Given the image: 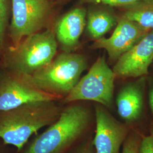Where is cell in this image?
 <instances>
[{
  "mask_svg": "<svg viewBox=\"0 0 153 153\" xmlns=\"http://www.w3.org/2000/svg\"><path fill=\"white\" fill-rule=\"evenodd\" d=\"M147 83V99L150 114L152 116L153 121V76L149 74L146 76Z\"/></svg>",
  "mask_w": 153,
  "mask_h": 153,
  "instance_id": "d6986e66",
  "label": "cell"
},
{
  "mask_svg": "<svg viewBox=\"0 0 153 153\" xmlns=\"http://www.w3.org/2000/svg\"><path fill=\"white\" fill-rule=\"evenodd\" d=\"M123 9L122 16L150 31L153 30V0H141Z\"/></svg>",
  "mask_w": 153,
  "mask_h": 153,
  "instance_id": "5bb4252c",
  "label": "cell"
},
{
  "mask_svg": "<svg viewBox=\"0 0 153 153\" xmlns=\"http://www.w3.org/2000/svg\"><path fill=\"white\" fill-rule=\"evenodd\" d=\"M141 0H80L81 4L124 7Z\"/></svg>",
  "mask_w": 153,
  "mask_h": 153,
  "instance_id": "e0dca14e",
  "label": "cell"
},
{
  "mask_svg": "<svg viewBox=\"0 0 153 153\" xmlns=\"http://www.w3.org/2000/svg\"><path fill=\"white\" fill-rule=\"evenodd\" d=\"M142 133L137 129H132L123 146L121 153H139Z\"/></svg>",
  "mask_w": 153,
  "mask_h": 153,
  "instance_id": "2e32d148",
  "label": "cell"
},
{
  "mask_svg": "<svg viewBox=\"0 0 153 153\" xmlns=\"http://www.w3.org/2000/svg\"><path fill=\"white\" fill-rule=\"evenodd\" d=\"M96 129L93 145L95 153H120L131 128L117 120L102 105L95 106Z\"/></svg>",
  "mask_w": 153,
  "mask_h": 153,
  "instance_id": "ba28073f",
  "label": "cell"
},
{
  "mask_svg": "<svg viewBox=\"0 0 153 153\" xmlns=\"http://www.w3.org/2000/svg\"><path fill=\"white\" fill-rule=\"evenodd\" d=\"M139 153H153V121L152 120L149 131L142 135Z\"/></svg>",
  "mask_w": 153,
  "mask_h": 153,
  "instance_id": "ac0fdd59",
  "label": "cell"
},
{
  "mask_svg": "<svg viewBox=\"0 0 153 153\" xmlns=\"http://www.w3.org/2000/svg\"><path fill=\"white\" fill-rule=\"evenodd\" d=\"M153 62V30L122 55L113 68L116 78L148 76Z\"/></svg>",
  "mask_w": 153,
  "mask_h": 153,
  "instance_id": "30bf717a",
  "label": "cell"
},
{
  "mask_svg": "<svg viewBox=\"0 0 153 153\" xmlns=\"http://www.w3.org/2000/svg\"><path fill=\"white\" fill-rule=\"evenodd\" d=\"M118 18L109 9L99 7L90 9L86 16L89 35L95 40L103 38L117 25Z\"/></svg>",
  "mask_w": 153,
  "mask_h": 153,
  "instance_id": "4fadbf2b",
  "label": "cell"
},
{
  "mask_svg": "<svg viewBox=\"0 0 153 153\" xmlns=\"http://www.w3.org/2000/svg\"><path fill=\"white\" fill-rule=\"evenodd\" d=\"M115 78V73L108 65L105 57L100 56L88 73L79 80L71 93L64 98V102L90 100L111 108Z\"/></svg>",
  "mask_w": 153,
  "mask_h": 153,
  "instance_id": "5b68a950",
  "label": "cell"
},
{
  "mask_svg": "<svg viewBox=\"0 0 153 153\" xmlns=\"http://www.w3.org/2000/svg\"><path fill=\"white\" fill-rule=\"evenodd\" d=\"M11 16L9 26L11 47L22 40L42 31L51 15L50 0H11Z\"/></svg>",
  "mask_w": 153,
  "mask_h": 153,
  "instance_id": "8992f818",
  "label": "cell"
},
{
  "mask_svg": "<svg viewBox=\"0 0 153 153\" xmlns=\"http://www.w3.org/2000/svg\"><path fill=\"white\" fill-rule=\"evenodd\" d=\"M11 16V0H0V51L4 47Z\"/></svg>",
  "mask_w": 153,
  "mask_h": 153,
  "instance_id": "9a60e30c",
  "label": "cell"
},
{
  "mask_svg": "<svg viewBox=\"0 0 153 153\" xmlns=\"http://www.w3.org/2000/svg\"><path fill=\"white\" fill-rule=\"evenodd\" d=\"M58 43L54 30L28 36L16 47H10L5 55L7 71L30 76L48 65L56 57Z\"/></svg>",
  "mask_w": 153,
  "mask_h": 153,
  "instance_id": "3957f363",
  "label": "cell"
},
{
  "mask_svg": "<svg viewBox=\"0 0 153 153\" xmlns=\"http://www.w3.org/2000/svg\"><path fill=\"white\" fill-rule=\"evenodd\" d=\"M92 144V143H91ZM90 143L83 145L74 153H95L93 149V146Z\"/></svg>",
  "mask_w": 153,
  "mask_h": 153,
  "instance_id": "ffe728a7",
  "label": "cell"
},
{
  "mask_svg": "<svg viewBox=\"0 0 153 153\" xmlns=\"http://www.w3.org/2000/svg\"><path fill=\"white\" fill-rule=\"evenodd\" d=\"M147 98L146 76L137 78L130 82L118 93L116 104L117 113L128 124L142 120L146 108Z\"/></svg>",
  "mask_w": 153,
  "mask_h": 153,
  "instance_id": "8fae6325",
  "label": "cell"
},
{
  "mask_svg": "<svg viewBox=\"0 0 153 153\" xmlns=\"http://www.w3.org/2000/svg\"><path fill=\"white\" fill-rule=\"evenodd\" d=\"M86 16L84 8L76 7L61 16L56 23V38L64 52H71L76 48L86 25Z\"/></svg>",
  "mask_w": 153,
  "mask_h": 153,
  "instance_id": "7c38bea8",
  "label": "cell"
},
{
  "mask_svg": "<svg viewBox=\"0 0 153 153\" xmlns=\"http://www.w3.org/2000/svg\"><path fill=\"white\" fill-rule=\"evenodd\" d=\"M149 32L137 23L121 16L111 36L95 40L92 47L105 49L111 60L117 61Z\"/></svg>",
  "mask_w": 153,
  "mask_h": 153,
  "instance_id": "9c48e42d",
  "label": "cell"
},
{
  "mask_svg": "<svg viewBox=\"0 0 153 153\" xmlns=\"http://www.w3.org/2000/svg\"><path fill=\"white\" fill-rule=\"evenodd\" d=\"M90 120L88 108L71 105L62 109L59 118L35 137L22 153H64L82 136Z\"/></svg>",
  "mask_w": 153,
  "mask_h": 153,
  "instance_id": "7a4b0ae2",
  "label": "cell"
},
{
  "mask_svg": "<svg viewBox=\"0 0 153 153\" xmlns=\"http://www.w3.org/2000/svg\"><path fill=\"white\" fill-rule=\"evenodd\" d=\"M61 110L55 101H45L0 112V138L20 151L32 135L54 123Z\"/></svg>",
  "mask_w": 153,
  "mask_h": 153,
  "instance_id": "6da1fadb",
  "label": "cell"
},
{
  "mask_svg": "<svg viewBox=\"0 0 153 153\" xmlns=\"http://www.w3.org/2000/svg\"><path fill=\"white\" fill-rule=\"evenodd\" d=\"M59 99L37 88L27 76L7 70L0 74V112L30 103Z\"/></svg>",
  "mask_w": 153,
  "mask_h": 153,
  "instance_id": "52a82bcc",
  "label": "cell"
},
{
  "mask_svg": "<svg viewBox=\"0 0 153 153\" xmlns=\"http://www.w3.org/2000/svg\"><path fill=\"white\" fill-rule=\"evenodd\" d=\"M153 64V63H152V64Z\"/></svg>",
  "mask_w": 153,
  "mask_h": 153,
  "instance_id": "44dd1931",
  "label": "cell"
},
{
  "mask_svg": "<svg viewBox=\"0 0 153 153\" xmlns=\"http://www.w3.org/2000/svg\"><path fill=\"white\" fill-rule=\"evenodd\" d=\"M86 68V60L82 55L64 52L27 76L37 88L61 99L71 93Z\"/></svg>",
  "mask_w": 153,
  "mask_h": 153,
  "instance_id": "277c9868",
  "label": "cell"
}]
</instances>
